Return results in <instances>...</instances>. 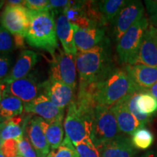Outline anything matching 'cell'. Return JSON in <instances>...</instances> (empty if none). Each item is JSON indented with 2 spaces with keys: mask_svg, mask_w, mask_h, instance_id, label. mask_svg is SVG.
Instances as JSON below:
<instances>
[{
  "mask_svg": "<svg viewBox=\"0 0 157 157\" xmlns=\"http://www.w3.org/2000/svg\"><path fill=\"white\" fill-rule=\"evenodd\" d=\"M128 1L125 0H102L98 1V7L105 24H111Z\"/></svg>",
  "mask_w": 157,
  "mask_h": 157,
  "instance_id": "obj_24",
  "label": "cell"
},
{
  "mask_svg": "<svg viewBox=\"0 0 157 157\" xmlns=\"http://www.w3.org/2000/svg\"><path fill=\"white\" fill-rule=\"evenodd\" d=\"M76 66L79 84L96 82L114 67L109 39L87 51H78L76 55Z\"/></svg>",
  "mask_w": 157,
  "mask_h": 157,
  "instance_id": "obj_2",
  "label": "cell"
},
{
  "mask_svg": "<svg viewBox=\"0 0 157 157\" xmlns=\"http://www.w3.org/2000/svg\"><path fill=\"white\" fill-rule=\"evenodd\" d=\"M124 68L140 92H148L157 82V66L126 65Z\"/></svg>",
  "mask_w": 157,
  "mask_h": 157,
  "instance_id": "obj_15",
  "label": "cell"
},
{
  "mask_svg": "<svg viewBox=\"0 0 157 157\" xmlns=\"http://www.w3.org/2000/svg\"><path fill=\"white\" fill-rule=\"evenodd\" d=\"M0 22L11 34L26 35L31 23V13L23 5H8L5 7Z\"/></svg>",
  "mask_w": 157,
  "mask_h": 157,
  "instance_id": "obj_10",
  "label": "cell"
},
{
  "mask_svg": "<svg viewBox=\"0 0 157 157\" xmlns=\"http://www.w3.org/2000/svg\"><path fill=\"white\" fill-rule=\"evenodd\" d=\"M16 157H23V156H16Z\"/></svg>",
  "mask_w": 157,
  "mask_h": 157,
  "instance_id": "obj_45",
  "label": "cell"
},
{
  "mask_svg": "<svg viewBox=\"0 0 157 157\" xmlns=\"http://www.w3.org/2000/svg\"><path fill=\"white\" fill-rule=\"evenodd\" d=\"M78 90L93 97L96 105L112 107L131 94L140 92L124 68L114 67L96 82L79 84Z\"/></svg>",
  "mask_w": 157,
  "mask_h": 157,
  "instance_id": "obj_1",
  "label": "cell"
},
{
  "mask_svg": "<svg viewBox=\"0 0 157 157\" xmlns=\"http://www.w3.org/2000/svg\"><path fill=\"white\" fill-rule=\"evenodd\" d=\"M73 29L74 42L77 52L91 50L107 39L105 37V27L81 29L73 25Z\"/></svg>",
  "mask_w": 157,
  "mask_h": 157,
  "instance_id": "obj_14",
  "label": "cell"
},
{
  "mask_svg": "<svg viewBox=\"0 0 157 157\" xmlns=\"http://www.w3.org/2000/svg\"><path fill=\"white\" fill-rule=\"evenodd\" d=\"M39 121L50 148L52 150L58 148L63 141L64 130L63 120L48 122L39 117Z\"/></svg>",
  "mask_w": 157,
  "mask_h": 157,
  "instance_id": "obj_23",
  "label": "cell"
},
{
  "mask_svg": "<svg viewBox=\"0 0 157 157\" xmlns=\"http://www.w3.org/2000/svg\"><path fill=\"white\" fill-rule=\"evenodd\" d=\"M148 92L149 93L151 94L153 96H154L155 98H157V82L148 90Z\"/></svg>",
  "mask_w": 157,
  "mask_h": 157,
  "instance_id": "obj_38",
  "label": "cell"
},
{
  "mask_svg": "<svg viewBox=\"0 0 157 157\" xmlns=\"http://www.w3.org/2000/svg\"><path fill=\"white\" fill-rule=\"evenodd\" d=\"M26 132L30 143L38 157H47L50 154V146L41 127L38 117H32L26 126Z\"/></svg>",
  "mask_w": 157,
  "mask_h": 157,
  "instance_id": "obj_20",
  "label": "cell"
},
{
  "mask_svg": "<svg viewBox=\"0 0 157 157\" xmlns=\"http://www.w3.org/2000/svg\"><path fill=\"white\" fill-rule=\"evenodd\" d=\"M76 71L75 55L58 50V52H56L51 60L50 78L62 82L75 90Z\"/></svg>",
  "mask_w": 157,
  "mask_h": 157,
  "instance_id": "obj_8",
  "label": "cell"
},
{
  "mask_svg": "<svg viewBox=\"0 0 157 157\" xmlns=\"http://www.w3.org/2000/svg\"><path fill=\"white\" fill-rule=\"evenodd\" d=\"M0 151L5 157H16L18 155V141L15 139L4 140Z\"/></svg>",
  "mask_w": 157,
  "mask_h": 157,
  "instance_id": "obj_32",
  "label": "cell"
},
{
  "mask_svg": "<svg viewBox=\"0 0 157 157\" xmlns=\"http://www.w3.org/2000/svg\"><path fill=\"white\" fill-rule=\"evenodd\" d=\"M44 95L57 107L61 109H66L75 98L73 88L62 82L55 81L49 78L44 82Z\"/></svg>",
  "mask_w": 157,
  "mask_h": 157,
  "instance_id": "obj_17",
  "label": "cell"
},
{
  "mask_svg": "<svg viewBox=\"0 0 157 157\" xmlns=\"http://www.w3.org/2000/svg\"><path fill=\"white\" fill-rule=\"evenodd\" d=\"M0 157H5V155H4L2 153L1 151H0Z\"/></svg>",
  "mask_w": 157,
  "mask_h": 157,
  "instance_id": "obj_44",
  "label": "cell"
},
{
  "mask_svg": "<svg viewBox=\"0 0 157 157\" xmlns=\"http://www.w3.org/2000/svg\"><path fill=\"white\" fill-rule=\"evenodd\" d=\"M148 25V17L144 15L131 26L117 43V52L121 64L133 65Z\"/></svg>",
  "mask_w": 157,
  "mask_h": 157,
  "instance_id": "obj_6",
  "label": "cell"
},
{
  "mask_svg": "<svg viewBox=\"0 0 157 157\" xmlns=\"http://www.w3.org/2000/svg\"><path fill=\"white\" fill-rule=\"evenodd\" d=\"M56 33L58 39L61 42L63 51L66 53L76 55L73 25L63 13L59 14L56 21Z\"/></svg>",
  "mask_w": 157,
  "mask_h": 157,
  "instance_id": "obj_21",
  "label": "cell"
},
{
  "mask_svg": "<svg viewBox=\"0 0 157 157\" xmlns=\"http://www.w3.org/2000/svg\"><path fill=\"white\" fill-rule=\"evenodd\" d=\"M7 5H23L24 1H21V0H10L7 2Z\"/></svg>",
  "mask_w": 157,
  "mask_h": 157,
  "instance_id": "obj_39",
  "label": "cell"
},
{
  "mask_svg": "<svg viewBox=\"0 0 157 157\" xmlns=\"http://www.w3.org/2000/svg\"><path fill=\"white\" fill-rule=\"evenodd\" d=\"M14 38L15 45L16 48L22 49L25 48V36L20 34H15L13 35Z\"/></svg>",
  "mask_w": 157,
  "mask_h": 157,
  "instance_id": "obj_36",
  "label": "cell"
},
{
  "mask_svg": "<svg viewBox=\"0 0 157 157\" xmlns=\"http://www.w3.org/2000/svg\"><path fill=\"white\" fill-rule=\"evenodd\" d=\"M39 60L38 54L32 50H25L19 54L15 66L12 68L7 77L4 78V83H10L17 79L28 76Z\"/></svg>",
  "mask_w": 157,
  "mask_h": 157,
  "instance_id": "obj_18",
  "label": "cell"
},
{
  "mask_svg": "<svg viewBox=\"0 0 157 157\" xmlns=\"http://www.w3.org/2000/svg\"><path fill=\"white\" fill-rule=\"evenodd\" d=\"M24 111L26 113L38 115L48 122L63 120L64 117V109L57 107L44 94L24 103Z\"/></svg>",
  "mask_w": 157,
  "mask_h": 157,
  "instance_id": "obj_12",
  "label": "cell"
},
{
  "mask_svg": "<svg viewBox=\"0 0 157 157\" xmlns=\"http://www.w3.org/2000/svg\"><path fill=\"white\" fill-rule=\"evenodd\" d=\"M11 66V60L7 56L0 55V80L7 77Z\"/></svg>",
  "mask_w": 157,
  "mask_h": 157,
  "instance_id": "obj_35",
  "label": "cell"
},
{
  "mask_svg": "<svg viewBox=\"0 0 157 157\" xmlns=\"http://www.w3.org/2000/svg\"><path fill=\"white\" fill-rule=\"evenodd\" d=\"M147 13L148 15V22L153 26L157 27V0H146L145 1Z\"/></svg>",
  "mask_w": 157,
  "mask_h": 157,
  "instance_id": "obj_33",
  "label": "cell"
},
{
  "mask_svg": "<svg viewBox=\"0 0 157 157\" xmlns=\"http://www.w3.org/2000/svg\"><path fill=\"white\" fill-rule=\"evenodd\" d=\"M93 139L96 147L114 139L121 135L117 119L111 108L96 105L93 116Z\"/></svg>",
  "mask_w": 157,
  "mask_h": 157,
  "instance_id": "obj_7",
  "label": "cell"
},
{
  "mask_svg": "<svg viewBox=\"0 0 157 157\" xmlns=\"http://www.w3.org/2000/svg\"><path fill=\"white\" fill-rule=\"evenodd\" d=\"M6 120L5 119H4V118L2 117L1 115H0V123H2V122H4V121H5Z\"/></svg>",
  "mask_w": 157,
  "mask_h": 157,
  "instance_id": "obj_41",
  "label": "cell"
},
{
  "mask_svg": "<svg viewBox=\"0 0 157 157\" xmlns=\"http://www.w3.org/2000/svg\"><path fill=\"white\" fill-rule=\"evenodd\" d=\"M70 1L67 0H50V10L52 11L56 14L63 13L65 9L69 5Z\"/></svg>",
  "mask_w": 157,
  "mask_h": 157,
  "instance_id": "obj_34",
  "label": "cell"
},
{
  "mask_svg": "<svg viewBox=\"0 0 157 157\" xmlns=\"http://www.w3.org/2000/svg\"><path fill=\"white\" fill-rule=\"evenodd\" d=\"M31 13V23L25 40L31 47L48 51L52 57L58 48L55 13L51 10Z\"/></svg>",
  "mask_w": 157,
  "mask_h": 157,
  "instance_id": "obj_3",
  "label": "cell"
},
{
  "mask_svg": "<svg viewBox=\"0 0 157 157\" xmlns=\"http://www.w3.org/2000/svg\"><path fill=\"white\" fill-rule=\"evenodd\" d=\"M131 140L133 146L139 150H147L150 148L154 140V135L151 131L142 127L137 129L132 135Z\"/></svg>",
  "mask_w": 157,
  "mask_h": 157,
  "instance_id": "obj_26",
  "label": "cell"
},
{
  "mask_svg": "<svg viewBox=\"0 0 157 157\" xmlns=\"http://www.w3.org/2000/svg\"><path fill=\"white\" fill-rule=\"evenodd\" d=\"M23 5L31 13H42L50 10L49 1L47 0H25Z\"/></svg>",
  "mask_w": 157,
  "mask_h": 157,
  "instance_id": "obj_30",
  "label": "cell"
},
{
  "mask_svg": "<svg viewBox=\"0 0 157 157\" xmlns=\"http://www.w3.org/2000/svg\"><path fill=\"white\" fill-rule=\"evenodd\" d=\"M4 84L10 94L19 98L24 103L33 101L42 94L44 95V82L39 83L31 76H27L10 83Z\"/></svg>",
  "mask_w": 157,
  "mask_h": 157,
  "instance_id": "obj_11",
  "label": "cell"
},
{
  "mask_svg": "<svg viewBox=\"0 0 157 157\" xmlns=\"http://www.w3.org/2000/svg\"><path fill=\"white\" fill-rule=\"evenodd\" d=\"M23 119L21 115L16 116L5 121V125L0 131V137L2 140L15 139L19 140L23 137V129L21 127Z\"/></svg>",
  "mask_w": 157,
  "mask_h": 157,
  "instance_id": "obj_25",
  "label": "cell"
},
{
  "mask_svg": "<svg viewBox=\"0 0 157 157\" xmlns=\"http://www.w3.org/2000/svg\"><path fill=\"white\" fill-rule=\"evenodd\" d=\"M93 113V111L78 105L75 98L68 105L64 121V129L66 137L69 138L75 146L85 139L92 138Z\"/></svg>",
  "mask_w": 157,
  "mask_h": 157,
  "instance_id": "obj_4",
  "label": "cell"
},
{
  "mask_svg": "<svg viewBox=\"0 0 157 157\" xmlns=\"http://www.w3.org/2000/svg\"><path fill=\"white\" fill-rule=\"evenodd\" d=\"M157 66V28L149 25L145 31L133 65Z\"/></svg>",
  "mask_w": 157,
  "mask_h": 157,
  "instance_id": "obj_13",
  "label": "cell"
},
{
  "mask_svg": "<svg viewBox=\"0 0 157 157\" xmlns=\"http://www.w3.org/2000/svg\"><path fill=\"white\" fill-rule=\"evenodd\" d=\"M24 109L23 101L7 91L5 84L0 82V115L5 120L21 115Z\"/></svg>",
  "mask_w": 157,
  "mask_h": 157,
  "instance_id": "obj_22",
  "label": "cell"
},
{
  "mask_svg": "<svg viewBox=\"0 0 157 157\" xmlns=\"http://www.w3.org/2000/svg\"><path fill=\"white\" fill-rule=\"evenodd\" d=\"M47 157H79L76 147L67 137L58 148L53 149Z\"/></svg>",
  "mask_w": 157,
  "mask_h": 157,
  "instance_id": "obj_27",
  "label": "cell"
},
{
  "mask_svg": "<svg viewBox=\"0 0 157 157\" xmlns=\"http://www.w3.org/2000/svg\"><path fill=\"white\" fill-rule=\"evenodd\" d=\"M15 49L16 48L13 34L0 25V53L13 52Z\"/></svg>",
  "mask_w": 157,
  "mask_h": 157,
  "instance_id": "obj_29",
  "label": "cell"
},
{
  "mask_svg": "<svg viewBox=\"0 0 157 157\" xmlns=\"http://www.w3.org/2000/svg\"><path fill=\"white\" fill-rule=\"evenodd\" d=\"M63 14L72 24L81 29L106 25L95 1H70Z\"/></svg>",
  "mask_w": 157,
  "mask_h": 157,
  "instance_id": "obj_5",
  "label": "cell"
},
{
  "mask_svg": "<svg viewBox=\"0 0 157 157\" xmlns=\"http://www.w3.org/2000/svg\"><path fill=\"white\" fill-rule=\"evenodd\" d=\"M75 147L79 157H101L99 150L92 138L85 139Z\"/></svg>",
  "mask_w": 157,
  "mask_h": 157,
  "instance_id": "obj_28",
  "label": "cell"
},
{
  "mask_svg": "<svg viewBox=\"0 0 157 157\" xmlns=\"http://www.w3.org/2000/svg\"><path fill=\"white\" fill-rule=\"evenodd\" d=\"M18 141V155L23 157H38L29 138L23 135Z\"/></svg>",
  "mask_w": 157,
  "mask_h": 157,
  "instance_id": "obj_31",
  "label": "cell"
},
{
  "mask_svg": "<svg viewBox=\"0 0 157 157\" xmlns=\"http://www.w3.org/2000/svg\"><path fill=\"white\" fill-rule=\"evenodd\" d=\"M101 157H135L137 150L130 137L119 135L98 147Z\"/></svg>",
  "mask_w": 157,
  "mask_h": 157,
  "instance_id": "obj_16",
  "label": "cell"
},
{
  "mask_svg": "<svg viewBox=\"0 0 157 157\" xmlns=\"http://www.w3.org/2000/svg\"><path fill=\"white\" fill-rule=\"evenodd\" d=\"M2 143H3L2 139L1 137H0V149H1V147H2Z\"/></svg>",
  "mask_w": 157,
  "mask_h": 157,
  "instance_id": "obj_43",
  "label": "cell"
},
{
  "mask_svg": "<svg viewBox=\"0 0 157 157\" xmlns=\"http://www.w3.org/2000/svg\"><path fill=\"white\" fill-rule=\"evenodd\" d=\"M5 2H4V1H0V8H2V7L4 5Z\"/></svg>",
  "mask_w": 157,
  "mask_h": 157,
  "instance_id": "obj_42",
  "label": "cell"
},
{
  "mask_svg": "<svg viewBox=\"0 0 157 157\" xmlns=\"http://www.w3.org/2000/svg\"><path fill=\"white\" fill-rule=\"evenodd\" d=\"M145 8L140 1H128L111 23L113 40L119 42L135 23L144 16Z\"/></svg>",
  "mask_w": 157,
  "mask_h": 157,
  "instance_id": "obj_9",
  "label": "cell"
},
{
  "mask_svg": "<svg viewBox=\"0 0 157 157\" xmlns=\"http://www.w3.org/2000/svg\"><path fill=\"white\" fill-rule=\"evenodd\" d=\"M138 157H157V154L154 151H148Z\"/></svg>",
  "mask_w": 157,
  "mask_h": 157,
  "instance_id": "obj_37",
  "label": "cell"
},
{
  "mask_svg": "<svg viewBox=\"0 0 157 157\" xmlns=\"http://www.w3.org/2000/svg\"><path fill=\"white\" fill-rule=\"evenodd\" d=\"M5 121H4L2 123H0V131L3 129V127H5Z\"/></svg>",
  "mask_w": 157,
  "mask_h": 157,
  "instance_id": "obj_40",
  "label": "cell"
},
{
  "mask_svg": "<svg viewBox=\"0 0 157 157\" xmlns=\"http://www.w3.org/2000/svg\"><path fill=\"white\" fill-rule=\"evenodd\" d=\"M111 110L117 119L119 131L123 134L132 135L137 129L144 127L129 111L124 98L111 107Z\"/></svg>",
  "mask_w": 157,
  "mask_h": 157,
  "instance_id": "obj_19",
  "label": "cell"
}]
</instances>
